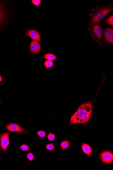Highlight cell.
Wrapping results in <instances>:
<instances>
[{"mask_svg": "<svg viewBox=\"0 0 113 170\" xmlns=\"http://www.w3.org/2000/svg\"><path fill=\"white\" fill-rule=\"evenodd\" d=\"M27 157L29 161H32L33 160L34 156L33 154L31 152H30V153H29L27 154Z\"/></svg>", "mask_w": 113, "mask_h": 170, "instance_id": "19", "label": "cell"}, {"mask_svg": "<svg viewBox=\"0 0 113 170\" xmlns=\"http://www.w3.org/2000/svg\"><path fill=\"white\" fill-rule=\"evenodd\" d=\"M0 147H1V140H0Z\"/></svg>", "mask_w": 113, "mask_h": 170, "instance_id": "23", "label": "cell"}, {"mask_svg": "<svg viewBox=\"0 0 113 170\" xmlns=\"http://www.w3.org/2000/svg\"><path fill=\"white\" fill-rule=\"evenodd\" d=\"M26 35L29 36L34 41H37V42L38 41L40 42L41 41L40 35L36 30H29L26 33Z\"/></svg>", "mask_w": 113, "mask_h": 170, "instance_id": "8", "label": "cell"}, {"mask_svg": "<svg viewBox=\"0 0 113 170\" xmlns=\"http://www.w3.org/2000/svg\"><path fill=\"white\" fill-rule=\"evenodd\" d=\"M101 161L107 164H111L113 161V154L111 152L105 151L100 155Z\"/></svg>", "mask_w": 113, "mask_h": 170, "instance_id": "5", "label": "cell"}, {"mask_svg": "<svg viewBox=\"0 0 113 170\" xmlns=\"http://www.w3.org/2000/svg\"><path fill=\"white\" fill-rule=\"evenodd\" d=\"M20 148L23 151H30V148L28 145L23 144L21 146Z\"/></svg>", "mask_w": 113, "mask_h": 170, "instance_id": "15", "label": "cell"}, {"mask_svg": "<svg viewBox=\"0 0 113 170\" xmlns=\"http://www.w3.org/2000/svg\"><path fill=\"white\" fill-rule=\"evenodd\" d=\"M104 39L106 42L113 44V29L108 28L104 31Z\"/></svg>", "mask_w": 113, "mask_h": 170, "instance_id": "7", "label": "cell"}, {"mask_svg": "<svg viewBox=\"0 0 113 170\" xmlns=\"http://www.w3.org/2000/svg\"><path fill=\"white\" fill-rule=\"evenodd\" d=\"M113 10L112 6H104L97 9L93 14L90 19V25L96 23L100 22L108 13Z\"/></svg>", "mask_w": 113, "mask_h": 170, "instance_id": "3", "label": "cell"}, {"mask_svg": "<svg viewBox=\"0 0 113 170\" xmlns=\"http://www.w3.org/2000/svg\"><path fill=\"white\" fill-rule=\"evenodd\" d=\"M82 147L84 153L90 157L92 152L91 148L90 146L87 144L84 143L82 145Z\"/></svg>", "mask_w": 113, "mask_h": 170, "instance_id": "10", "label": "cell"}, {"mask_svg": "<svg viewBox=\"0 0 113 170\" xmlns=\"http://www.w3.org/2000/svg\"><path fill=\"white\" fill-rule=\"evenodd\" d=\"M47 138L49 140L53 141L55 139V136L54 134L50 133L48 134Z\"/></svg>", "mask_w": 113, "mask_h": 170, "instance_id": "17", "label": "cell"}, {"mask_svg": "<svg viewBox=\"0 0 113 170\" xmlns=\"http://www.w3.org/2000/svg\"><path fill=\"white\" fill-rule=\"evenodd\" d=\"M2 81V76L0 75V82H1Z\"/></svg>", "mask_w": 113, "mask_h": 170, "instance_id": "22", "label": "cell"}, {"mask_svg": "<svg viewBox=\"0 0 113 170\" xmlns=\"http://www.w3.org/2000/svg\"><path fill=\"white\" fill-rule=\"evenodd\" d=\"M92 101L82 104L71 117V125L85 124L91 119L92 110Z\"/></svg>", "mask_w": 113, "mask_h": 170, "instance_id": "1", "label": "cell"}, {"mask_svg": "<svg viewBox=\"0 0 113 170\" xmlns=\"http://www.w3.org/2000/svg\"><path fill=\"white\" fill-rule=\"evenodd\" d=\"M30 49L31 53L36 54L39 53L41 50V46L38 42L34 40L30 43Z\"/></svg>", "mask_w": 113, "mask_h": 170, "instance_id": "9", "label": "cell"}, {"mask_svg": "<svg viewBox=\"0 0 113 170\" xmlns=\"http://www.w3.org/2000/svg\"><path fill=\"white\" fill-rule=\"evenodd\" d=\"M44 65L47 69L52 68L54 66L53 62L52 61L47 60L44 62Z\"/></svg>", "mask_w": 113, "mask_h": 170, "instance_id": "13", "label": "cell"}, {"mask_svg": "<svg viewBox=\"0 0 113 170\" xmlns=\"http://www.w3.org/2000/svg\"><path fill=\"white\" fill-rule=\"evenodd\" d=\"M0 101H1V100H0Z\"/></svg>", "mask_w": 113, "mask_h": 170, "instance_id": "24", "label": "cell"}, {"mask_svg": "<svg viewBox=\"0 0 113 170\" xmlns=\"http://www.w3.org/2000/svg\"><path fill=\"white\" fill-rule=\"evenodd\" d=\"M105 23L108 24V25H110L113 26V16L112 15L110 17H109L107 20H106Z\"/></svg>", "mask_w": 113, "mask_h": 170, "instance_id": "14", "label": "cell"}, {"mask_svg": "<svg viewBox=\"0 0 113 170\" xmlns=\"http://www.w3.org/2000/svg\"><path fill=\"white\" fill-rule=\"evenodd\" d=\"M70 144V142L67 140H66L62 142L60 144V146L62 150H64L69 147Z\"/></svg>", "mask_w": 113, "mask_h": 170, "instance_id": "12", "label": "cell"}, {"mask_svg": "<svg viewBox=\"0 0 113 170\" xmlns=\"http://www.w3.org/2000/svg\"><path fill=\"white\" fill-rule=\"evenodd\" d=\"M6 129L10 132H16L20 134H23L28 133V131L18 125L13 123H10L7 125L6 126Z\"/></svg>", "mask_w": 113, "mask_h": 170, "instance_id": "4", "label": "cell"}, {"mask_svg": "<svg viewBox=\"0 0 113 170\" xmlns=\"http://www.w3.org/2000/svg\"><path fill=\"white\" fill-rule=\"evenodd\" d=\"M9 135V133H5L1 135V145L2 151L5 152L6 151V149L10 144Z\"/></svg>", "mask_w": 113, "mask_h": 170, "instance_id": "6", "label": "cell"}, {"mask_svg": "<svg viewBox=\"0 0 113 170\" xmlns=\"http://www.w3.org/2000/svg\"><path fill=\"white\" fill-rule=\"evenodd\" d=\"M46 148L48 150L50 151H53L54 150V147L53 144L50 143L46 145Z\"/></svg>", "mask_w": 113, "mask_h": 170, "instance_id": "18", "label": "cell"}, {"mask_svg": "<svg viewBox=\"0 0 113 170\" xmlns=\"http://www.w3.org/2000/svg\"><path fill=\"white\" fill-rule=\"evenodd\" d=\"M3 17V13L2 10L0 7V23L1 22Z\"/></svg>", "mask_w": 113, "mask_h": 170, "instance_id": "21", "label": "cell"}, {"mask_svg": "<svg viewBox=\"0 0 113 170\" xmlns=\"http://www.w3.org/2000/svg\"><path fill=\"white\" fill-rule=\"evenodd\" d=\"M37 134L40 137L44 138L46 136V134L45 131L41 130L38 131Z\"/></svg>", "mask_w": 113, "mask_h": 170, "instance_id": "16", "label": "cell"}, {"mask_svg": "<svg viewBox=\"0 0 113 170\" xmlns=\"http://www.w3.org/2000/svg\"><path fill=\"white\" fill-rule=\"evenodd\" d=\"M43 57L47 60L54 61L56 59L57 57L55 55L52 53H47L43 55Z\"/></svg>", "mask_w": 113, "mask_h": 170, "instance_id": "11", "label": "cell"}, {"mask_svg": "<svg viewBox=\"0 0 113 170\" xmlns=\"http://www.w3.org/2000/svg\"><path fill=\"white\" fill-rule=\"evenodd\" d=\"M88 30L91 37L101 46L103 36V30L100 22L96 23L89 25Z\"/></svg>", "mask_w": 113, "mask_h": 170, "instance_id": "2", "label": "cell"}, {"mask_svg": "<svg viewBox=\"0 0 113 170\" xmlns=\"http://www.w3.org/2000/svg\"><path fill=\"white\" fill-rule=\"evenodd\" d=\"M32 2L34 5L37 6H39L41 3L40 0H32Z\"/></svg>", "mask_w": 113, "mask_h": 170, "instance_id": "20", "label": "cell"}]
</instances>
